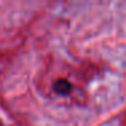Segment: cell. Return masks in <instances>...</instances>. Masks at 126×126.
<instances>
[{
    "label": "cell",
    "instance_id": "obj_1",
    "mask_svg": "<svg viewBox=\"0 0 126 126\" xmlns=\"http://www.w3.org/2000/svg\"><path fill=\"white\" fill-rule=\"evenodd\" d=\"M53 88H54V91L57 94H60V95H68V94H71L73 85H72L71 81H69L68 79H65V77H58L54 81V84H53Z\"/></svg>",
    "mask_w": 126,
    "mask_h": 126
}]
</instances>
